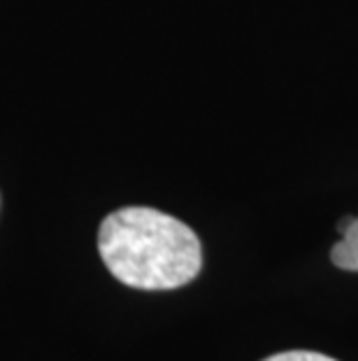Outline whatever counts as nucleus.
Segmentation results:
<instances>
[{
	"instance_id": "3",
	"label": "nucleus",
	"mask_w": 358,
	"mask_h": 361,
	"mask_svg": "<svg viewBox=\"0 0 358 361\" xmlns=\"http://www.w3.org/2000/svg\"><path fill=\"white\" fill-rule=\"evenodd\" d=\"M263 361H338L328 355H319V352H305V350H293V352H279Z\"/></svg>"
},
{
	"instance_id": "2",
	"label": "nucleus",
	"mask_w": 358,
	"mask_h": 361,
	"mask_svg": "<svg viewBox=\"0 0 358 361\" xmlns=\"http://www.w3.org/2000/svg\"><path fill=\"white\" fill-rule=\"evenodd\" d=\"M331 259L342 271L358 273V217H354L349 228L342 233V240L333 247Z\"/></svg>"
},
{
	"instance_id": "1",
	"label": "nucleus",
	"mask_w": 358,
	"mask_h": 361,
	"mask_svg": "<svg viewBox=\"0 0 358 361\" xmlns=\"http://www.w3.org/2000/svg\"><path fill=\"white\" fill-rule=\"evenodd\" d=\"M98 252L119 282L147 291L184 287L203 266L200 240L184 221L140 205L103 219Z\"/></svg>"
}]
</instances>
